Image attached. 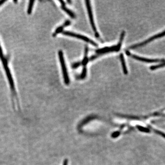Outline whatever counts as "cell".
Here are the masks:
<instances>
[{
    "label": "cell",
    "mask_w": 165,
    "mask_h": 165,
    "mask_svg": "<svg viewBox=\"0 0 165 165\" xmlns=\"http://www.w3.org/2000/svg\"><path fill=\"white\" fill-rule=\"evenodd\" d=\"M125 32L123 31L121 33L119 41L118 44H117V45L112 46L111 47H105L104 48H102L97 50L96 52L97 53V54L93 55L91 57H90L89 60H94L96 59L97 57H98L100 56H102L103 54H105L106 53L112 52H117L119 51L120 49H121L122 44V41L123 40L124 37L125 36Z\"/></svg>",
    "instance_id": "cell-1"
},
{
    "label": "cell",
    "mask_w": 165,
    "mask_h": 165,
    "mask_svg": "<svg viewBox=\"0 0 165 165\" xmlns=\"http://www.w3.org/2000/svg\"><path fill=\"white\" fill-rule=\"evenodd\" d=\"M0 59L2 62V64L3 65V66L4 67V70L5 71V73L6 74V75L8 78V82L10 85L11 89L12 92V95L14 96H16V92L15 88V85L14 81L12 78V74L11 73V72L9 68L8 67V61L6 58L5 56H4V53L2 51V47L0 44Z\"/></svg>",
    "instance_id": "cell-2"
},
{
    "label": "cell",
    "mask_w": 165,
    "mask_h": 165,
    "mask_svg": "<svg viewBox=\"0 0 165 165\" xmlns=\"http://www.w3.org/2000/svg\"><path fill=\"white\" fill-rule=\"evenodd\" d=\"M58 56L59 58V61L60 62L61 66V68L62 72L63 74V79L64 81L65 84L66 85H69L70 82V80L69 78V74L67 71V67L65 61L64 57L63 55V53L62 51H59L58 52Z\"/></svg>",
    "instance_id": "cell-3"
},
{
    "label": "cell",
    "mask_w": 165,
    "mask_h": 165,
    "mask_svg": "<svg viewBox=\"0 0 165 165\" xmlns=\"http://www.w3.org/2000/svg\"><path fill=\"white\" fill-rule=\"evenodd\" d=\"M85 3H86V6L88 13L89 14V20H90V22L91 27L92 28L94 32H95V36L96 38H99L100 35H99L98 33L97 32V31L96 28V25H95V23H94L92 9H91V5H90V1L89 0H85Z\"/></svg>",
    "instance_id": "cell-4"
},
{
    "label": "cell",
    "mask_w": 165,
    "mask_h": 165,
    "mask_svg": "<svg viewBox=\"0 0 165 165\" xmlns=\"http://www.w3.org/2000/svg\"><path fill=\"white\" fill-rule=\"evenodd\" d=\"M62 34L65 35L73 37L79 39H81L82 40H84L85 41H86L88 43H90V44H92L93 45H94L95 46H98V44H97L95 42H94V41L90 40V39L87 38V37L85 36L84 35H79V34H76L75 33L72 32H70V31H63L62 32Z\"/></svg>",
    "instance_id": "cell-5"
},
{
    "label": "cell",
    "mask_w": 165,
    "mask_h": 165,
    "mask_svg": "<svg viewBox=\"0 0 165 165\" xmlns=\"http://www.w3.org/2000/svg\"><path fill=\"white\" fill-rule=\"evenodd\" d=\"M126 54L128 56H130L131 57H132L133 58H134L135 60H137L138 61H143V62H145L147 63H155V62H164V59H149V58H145V57H140V56H138L136 55H135L134 54H132L131 53L129 52L128 51H126Z\"/></svg>",
    "instance_id": "cell-6"
},
{
    "label": "cell",
    "mask_w": 165,
    "mask_h": 165,
    "mask_svg": "<svg viewBox=\"0 0 165 165\" xmlns=\"http://www.w3.org/2000/svg\"><path fill=\"white\" fill-rule=\"evenodd\" d=\"M164 35H165V31H163L162 32L160 33L157 34L155 35H154L152 37H151L148 40H145L144 42H142L141 43L137 44H134V45H133L130 46L129 47V49H135L139 47L145 45V44H148V43H149V42L152 41L153 40H155V39H156L161 38V37H162L164 36Z\"/></svg>",
    "instance_id": "cell-7"
},
{
    "label": "cell",
    "mask_w": 165,
    "mask_h": 165,
    "mask_svg": "<svg viewBox=\"0 0 165 165\" xmlns=\"http://www.w3.org/2000/svg\"><path fill=\"white\" fill-rule=\"evenodd\" d=\"M71 24V22L69 20H67L63 25H61L60 27H58L57 28H56L55 30V31L53 33V36H56L57 35L61 32H62L63 29L65 27L68 26L69 25Z\"/></svg>",
    "instance_id": "cell-8"
},
{
    "label": "cell",
    "mask_w": 165,
    "mask_h": 165,
    "mask_svg": "<svg viewBox=\"0 0 165 165\" xmlns=\"http://www.w3.org/2000/svg\"><path fill=\"white\" fill-rule=\"evenodd\" d=\"M59 1L61 3V9L63 11H64L65 12H66L69 16L73 18H74L75 17V14L73 12H72L70 10H69L67 7H65V4L64 1H63V0H59Z\"/></svg>",
    "instance_id": "cell-9"
},
{
    "label": "cell",
    "mask_w": 165,
    "mask_h": 165,
    "mask_svg": "<svg viewBox=\"0 0 165 165\" xmlns=\"http://www.w3.org/2000/svg\"><path fill=\"white\" fill-rule=\"evenodd\" d=\"M120 61H121V63H122V65L123 73L125 75H127L128 73V70H127V67H126V63H125L124 57L123 54L122 53H121L120 55Z\"/></svg>",
    "instance_id": "cell-10"
},
{
    "label": "cell",
    "mask_w": 165,
    "mask_h": 165,
    "mask_svg": "<svg viewBox=\"0 0 165 165\" xmlns=\"http://www.w3.org/2000/svg\"><path fill=\"white\" fill-rule=\"evenodd\" d=\"M88 52H89V48L86 46L85 48L84 58L81 62V64L83 65L84 66V67H86V65L87 64L88 61H89V59L87 57V55L88 54Z\"/></svg>",
    "instance_id": "cell-11"
},
{
    "label": "cell",
    "mask_w": 165,
    "mask_h": 165,
    "mask_svg": "<svg viewBox=\"0 0 165 165\" xmlns=\"http://www.w3.org/2000/svg\"><path fill=\"white\" fill-rule=\"evenodd\" d=\"M35 1L34 0H30L29 2V4H28V9H27V12L28 14H30L31 13V12H32L33 9V7L34 6V3H35Z\"/></svg>",
    "instance_id": "cell-12"
},
{
    "label": "cell",
    "mask_w": 165,
    "mask_h": 165,
    "mask_svg": "<svg viewBox=\"0 0 165 165\" xmlns=\"http://www.w3.org/2000/svg\"><path fill=\"white\" fill-rule=\"evenodd\" d=\"M164 66H165L164 62H162V63H161V64H159L152 66L149 68V69L151 70H155L156 69H159V68H163V67H164Z\"/></svg>",
    "instance_id": "cell-13"
},
{
    "label": "cell",
    "mask_w": 165,
    "mask_h": 165,
    "mask_svg": "<svg viewBox=\"0 0 165 165\" xmlns=\"http://www.w3.org/2000/svg\"><path fill=\"white\" fill-rule=\"evenodd\" d=\"M137 129H138L140 131L142 132H145V133H149L150 132V129H149L148 128H144L143 127H142L141 126H139L137 125L136 126Z\"/></svg>",
    "instance_id": "cell-14"
},
{
    "label": "cell",
    "mask_w": 165,
    "mask_h": 165,
    "mask_svg": "<svg viewBox=\"0 0 165 165\" xmlns=\"http://www.w3.org/2000/svg\"><path fill=\"white\" fill-rule=\"evenodd\" d=\"M86 74H87V69H86V67H84L83 69L82 72V73H81V75L80 76L81 79H83L85 78V77H86Z\"/></svg>",
    "instance_id": "cell-15"
},
{
    "label": "cell",
    "mask_w": 165,
    "mask_h": 165,
    "mask_svg": "<svg viewBox=\"0 0 165 165\" xmlns=\"http://www.w3.org/2000/svg\"><path fill=\"white\" fill-rule=\"evenodd\" d=\"M81 65V62H75L72 65V68L74 69H76L78 68Z\"/></svg>",
    "instance_id": "cell-16"
},
{
    "label": "cell",
    "mask_w": 165,
    "mask_h": 165,
    "mask_svg": "<svg viewBox=\"0 0 165 165\" xmlns=\"http://www.w3.org/2000/svg\"><path fill=\"white\" fill-rule=\"evenodd\" d=\"M121 132L120 131H117L115 133H113L112 135V137L113 138H116L117 137L119 136V135L120 134Z\"/></svg>",
    "instance_id": "cell-17"
},
{
    "label": "cell",
    "mask_w": 165,
    "mask_h": 165,
    "mask_svg": "<svg viewBox=\"0 0 165 165\" xmlns=\"http://www.w3.org/2000/svg\"><path fill=\"white\" fill-rule=\"evenodd\" d=\"M68 165V159H65L63 165Z\"/></svg>",
    "instance_id": "cell-18"
},
{
    "label": "cell",
    "mask_w": 165,
    "mask_h": 165,
    "mask_svg": "<svg viewBox=\"0 0 165 165\" xmlns=\"http://www.w3.org/2000/svg\"><path fill=\"white\" fill-rule=\"evenodd\" d=\"M6 2H7V0H0V6H1V5H2L4 4V3H5Z\"/></svg>",
    "instance_id": "cell-19"
}]
</instances>
